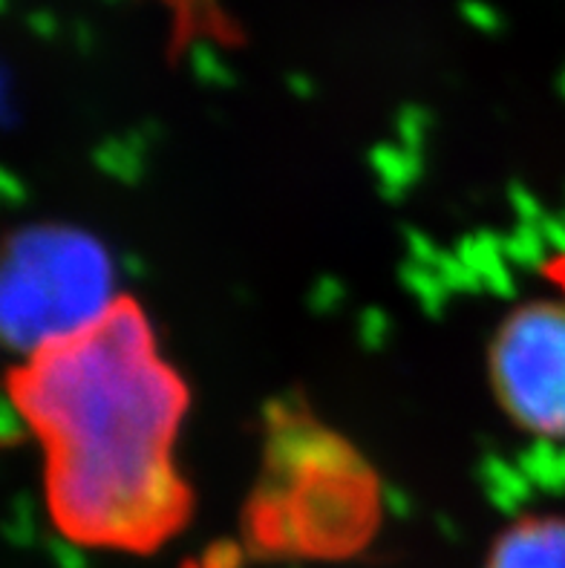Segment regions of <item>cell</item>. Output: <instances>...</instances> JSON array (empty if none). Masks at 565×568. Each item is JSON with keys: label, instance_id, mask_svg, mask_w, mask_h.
Instances as JSON below:
<instances>
[{"label": "cell", "instance_id": "6da1fadb", "mask_svg": "<svg viewBox=\"0 0 565 568\" xmlns=\"http://www.w3.org/2000/svg\"><path fill=\"white\" fill-rule=\"evenodd\" d=\"M9 389L43 450L47 511L67 540L151 551L182 531L191 494L173 450L188 389L137 301L23 358Z\"/></svg>", "mask_w": 565, "mask_h": 568}, {"label": "cell", "instance_id": "7a4b0ae2", "mask_svg": "<svg viewBox=\"0 0 565 568\" xmlns=\"http://www.w3.org/2000/svg\"><path fill=\"white\" fill-rule=\"evenodd\" d=\"M379 526V490L344 442L306 418L274 425L251 503V542L274 557L341 560Z\"/></svg>", "mask_w": 565, "mask_h": 568}, {"label": "cell", "instance_id": "3957f363", "mask_svg": "<svg viewBox=\"0 0 565 568\" xmlns=\"http://www.w3.org/2000/svg\"><path fill=\"white\" fill-rule=\"evenodd\" d=\"M122 303L108 248L70 225H29L7 245L0 324L23 358L79 338Z\"/></svg>", "mask_w": 565, "mask_h": 568}, {"label": "cell", "instance_id": "277c9868", "mask_svg": "<svg viewBox=\"0 0 565 568\" xmlns=\"http://www.w3.org/2000/svg\"><path fill=\"white\" fill-rule=\"evenodd\" d=\"M491 382L516 427L565 442V288L505 315L491 344Z\"/></svg>", "mask_w": 565, "mask_h": 568}, {"label": "cell", "instance_id": "5b68a950", "mask_svg": "<svg viewBox=\"0 0 565 568\" xmlns=\"http://www.w3.org/2000/svg\"><path fill=\"white\" fill-rule=\"evenodd\" d=\"M485 568H565V517L514 523L494 542Z\"/></svg>", "mask_w": 565, "mask_h": 568}, {"label": "cell", "instance_id": "8992f818", "mask_svg": "<svg viewBox=\"0 0 565 568\" xmlns=\"http://www.w3.org/2000/svg\"><path fill=\"white\" fill-rule=\"evenodd\" d=\"M458 9H462V14L476 29H485V32H496L500 29V14L494 12V7L482 3V0H465Z\"/></svg>", "mask_w": 565, "mask_h": 568}, {"label": "cell", "instance_id": "52a82bcc", "mask_svg": "<svg viewBox=\"0 0 565 568\" xmlns=\"http://www.w3.org/2000/svg\"><path fill=\"white\" fill-rule=\"evenodd\" d=\"M185 568H236V555L234 551H222V548H216V551L202 557L200 562H188Z\"/></svg>", "mask_w": 565, "mask_h": 568}, {"label": "cell", "instance_id": "ba28073f", "mask_svg": "<svg viewBox=\"0 0 565 568\" xmlns=\"http://www.w3.org/2000/svg\"><path fill=\"white\" fill-rule=\"evenodd\" d=\"M29 27L36 29L41 38H50L56 32V21H52L50 12H32L29 14Z\"/></svg>", "mask_w": 565, "mask_h": 568}, {"label": "cell", "instance_id": "9c48e42d", "mask_svg": "<svg viewBox=\"0 0 565 568\" xmlns=\"http://www.w3.org/2000/svg\"><path fill=\"white\" fill-rule=\"evenodd\" d=\"M188 3L193 9V18H200V21H208L216 14V0H188Z\"/></svg>", "mask_w": 565, "mask_h": 568}, {"label": "cell", "instance_id": "30bf717a", "mask_svg": "<svg viewBox=\"0 0 565 568\" xmlns=\"http://www.w3.org/2000/svg\"><path fill=\"white\" fill-rule=\"evenodd\" d=\"M108 3H119V0H108Z\"/></svg>", "mask_w": 565, "mask_h": 568}, {"label": "cell", "instance_id": "8fae6325", "mask_svg": "<svg viewBox=\"0 0 565 568\" xmlns=\"http://www.w3.org/2000/svg\"><path fill=\"white\" fill-rule=\"evenodd\" d=\"M7 3H9V0H3V7H7Z\"/></svg>", "mask_w": 565, "mask_h": 568}]
</instances>
